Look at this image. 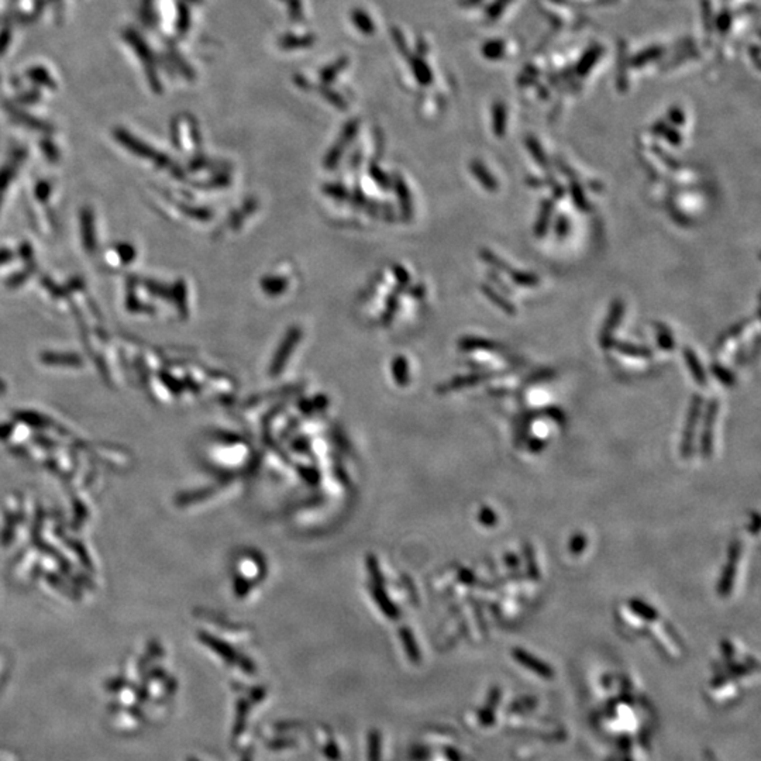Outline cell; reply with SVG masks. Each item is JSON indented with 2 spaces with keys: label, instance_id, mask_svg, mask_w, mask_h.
Masks as SVG:
<instances>
[{
  "label": "cell",
  "instance_id": "cell-27",
  "mask_svg": "<svg viewBox=\"0 0 761 761\" xmlns=\"http://www.w3.org/2000/svg\"><path fill=\"white\" fill-rule=\"evenodd\" d=\"M507 562L509 568H516L519 561H517V558H516L513 554H509V555H507Z\"/></svg>",
  "mask_w": 761,
  "mask_h": 761
},
{
  "label": "cell",
  "instance_id": "cell-2",
  "mask_svg": "<svg viewBox=\"0 0 761 761\" xmlns=\"http://www.w3.org/2000/svg\"><path fill=\"white\" fill-rule=\"evenodd\" d=\"M741 557H742V543L741 540H735L729 547L728 560L722 570V575L718 584V592L721 596H729L732 592L735 579H736L738 565L741 562Z\"/></svg>",
  "mask_w": 761,
  "mask_h": 761
},
{
  "label": "cell",
  "instance_id": "cell-16",
  "mask_svg": "<svg viewBox=\"0 0 761 761\" xmlns=\"http://www.w3.org/2000/svg\"><path fill=\"white\" fill-rule=\"evenodd\" d=\"M657 341L661 346V348H664L666 351H671L676 346L673 333L667 330L664 326H657Z\"/></svg>",
  "mask_w": 761,
  "mask_h": 761
},
{
  "label": "cell",
  "instance_id": "cell-21",
  "mask_svg": "<svg viewBox=\"0 0 761 761\" xmlns=\"http://www.w3.org/2000/svg\"><path fill=\"white\" fill-rule=\"evenodd\" d=\"M749 321H750V320L748 319V320H743V321H741V323L735 324V326H733V329H732L731 331H728V333H726L725 336H722V340L719 341V346H722V344H724V343H725V341H726L728 338H731V337H733V336H738V334H741V333H742V331L745 330V327H746V324H748Z\"/></svg>",
  "mask_w": 761,
  "mask_h": 761
},
{
  "label": "cell",
  "instance_id": "cell-8",
  "mask_svg": "<svg viewBox=\"0 0 761 761\" xmlns=\"http://www.w3.org/2000/svg\"><path fill=\"white\" fill-rule=\"evenodd\" d=\"M612 347L619 351L620 354L629 355V357H640V358H649L653 355V351L643 346H636L630 343H622V341H613Z\"/></svg>",
  "mask_w": 761,
  "mask_h": 761
},
{
  "label": "cell",
  "instance_id": "cell-1",
  "mask_svg": "<svg viewBox=\"0 0 761 761\" xmlns=\"http://www.w3.org/2000/svg\"><path fill=\"white\" fill-rule=\"evenodd\" d=\"M701 409H702V398L700 395L692 396L687 422H685V429L681 439V446H680V454L683 459H690L694 453L695 435H697V427H698V422L701 416Z\"/></svg>",
  "mask_w": 761,
  "mask_h": 761
},
{
  "label": "cell",
  "instance_id": "cell-24",
  "mask_svg": "<svg viewBox=\"0 0 761 761\" xmlns=\"http://www.w3.org/2000/svg\"><path fill=\"white\" fill-rule=\"evenodd\" d=\"M527 185L533 188H541V187H554L555 181L553 178L548 179H538V178H529Z\"/></svg>",
  "mask_w": 761,
  "mask_h": 761
},
{
  "label": "cell",
  "instance_id": "cell-12",
  "mask_svg": "<svg viewBox=\"0 0 761 761\" xmlns=\"http://www.w3.org/2000/svg\"><path fill=\"white\" fill-rule=\"evenodd\" d=\"M570 191H571V196H572V201H574L575 206L582 212H588L589 211V203H588L586 196H585V194L582 191V187L579 185L578 181H575V179L571 181Z\"/></svg>",
  "mask_w": 761,
  "mask_h": 761
},
{
  "label": "cell",
  "instance_id": "cell-23",
  "mask_svg": "<svg viewBox=\"0 0 761 761\" xmlns=\"http://www.w3.org/2000/svg\"><path fill=\"white\" fill-rule=\"evenodd\" d=\"M481 521H483L485 526H494V524H497L498 517H497V514L494 513V510H491V509H483V512H481Z\"/></svg>",
  "mask_w": 761,
  "mask_h": 761
},
{
  "label": "cell",
  "instance_id": "cell-3",
  "mask_svg": "<svg viewBox=\"0 0 761 761\" xmlns=\"http://www.w3.org/2000/svg\"><path fill=\"white\" fill-rule=\"evenodd\" d=\"M719 412V402L716 399H712L705 412L704 418V426L701 433V454L704 459H711L714 454V435H715V423Z\"/></svg>",
  "mask_w": 761,
  "mask_h": 761
},
{
  "label": "cell",
  "instance_id": "cell-5",
  "mask_svg": "<svg viewBox=\"0 0 761 761\" xmlns=\"http://www.w3.org/2000/svg\"><path fill=\"white\" fill-rule=\"evenodd\" d=\"M512 656H513V659H514L517 663H520V664H521L523 667H526L527 670L536 673V674L540 676L541 678H545V680H551V678H553V676H554L553 668H551L547 663H544V661H541L540 659H537V657H534L533 654H530L529 651L516 647V649L512 650Z\"/></svg>",
  "mask_w": 761,
  "mask_h": 761
},
{
  "label": "cell",
  "instance_id": "cell-7",
  "mask_svg": "<svg viewBox=\"0 0 761 761\" xmlns=\"http://www.w3.org/2000/svg\"><path fill=\"white\" fill-rule=\"evenodd\" d=\"M553 211H554V202L553 201H543L541 203V209H540V216L536 222V226H534V235L541 239L547 229H548V225H550V220H551V215H553Z\"/></svg>",
  "mask_w": 761,
  "mask_h": 761
},
{
  "label": "cell",
  "instance_id": "cell-11",
  "mask_svg": "<svg viewBox=\"0 0 761 761\" xmlns=\"http://www.w3.org/2000/svg\"><path fill=\"white\" fill-rule=\"evenodd\" d=\"M473 174L478 178V181L481 182V185L485 189H488V191H497L498 189L497 179L487 171V168L483 164L474 163L473 164Z\"/></svg>",
  "mask_w": 761,
  "mask_h": 761
},
{
  "label": "cell",
  "instance_id": "cell-4",
  "mask_svg": "<svg viewBox=\"0 0 761 761\" xmlns=\"http://www.w3.org/2000/svg\"><path fill=\"white\" fill-rule=\"evenodd\" d=\"M623 313H625V305L620 299H616L612 302V306H610V310H609V314L606 317V321L599 333V344L603 350H609L612 348V344H613V334L615 331L618 330L620 321H622V317H623Z\"/></svg>",
  "mask_w": 761,
  "mask_h": 761
},
{
  "label": "cell",
  "instance_id": "cell-14",
  "mask_svg": "<svg viewBox=\"0 0 761 761\" xmlns=\"http://www.w3.org/2000/svg\"><path fill=\"white\" fill-rule=\"evenodd\" d=\"M512 281L519 285V286H526V288H533V286H537L538 285V278L530 272H521V271H517L514 269V272L510 275Z\"/></svg>",
  "mask_w": 761,
  "mask_h": 761
},
{
  "label": "cell",
  "instance_id": "cell-6",
  "mask_svg": "<svg viewBox=\"0 0 761 761\" xmlns=\"http://www.w3.org/2000/svg\"><path fill=\"white\" fill-rule=\"evenodd\" d=\"M684 357H685V361H687V365L691 371V375L694 377V379L700 384V385H707V374L697 357V354L694 353V350H691L690 347H685L684 348Z\"/></svg>",
  "mask_w": 761,
  "mask_h": 761
},
{
  "label": "cell",
  "instance_id": "cell-20",
  "mask_svg": "<svg viewBox=\"0 0 761 761\" xmlns=\"http://www.w3.org/2000/svg\"><path fill=\"white\" fill-rule=\"evenodd\" d=\"M568 230H570V223L568 220L564 218V216H560L557 219V223H555V235L560 237V239H564L567 235H568Z\"/></svg>",
  "mask_w": 761,
  "mask_h": 761
},
{
  "label": "cell",
  "instance_id": "cell-17",
  "mask_svg": "<svg viewBox=\"0 0 761 761\" xmlns=\"http://www.w3.org/2000/svg\"><path fill=\"white\" fill-rule=\"evenodd\" d=\"M524 555H526V561L529 562L527 564V574L531 577V579L538 581L540 579V571H538L537 562L534 560V553H533V548H531L530 544H526Z\"/></svg>",
  "mask_w": 761,
  "mask_h": 761
},
{
  "label": "cell",
  "instance_id": "cell-18",
  "mask_svg": "<svg viewBox=\"0 0 761 761\" xmlns=\"http://www.w3.org/2000/svg\"><path fill=\"white\" fill-rule=\"evenodd\" d=\"M712 372L725 387H733L735 385V381H736L735 375L731 371H728L726 368H724L722 365H718V364L715 365L714 364L712 365Z\"/></svg>",
  "mask_w": 761,
  "mask_h": 761
},
{
  "label": "cell",
  "instance_id": "cell-15",
  "mask_svg": "<svg viewBox=\"0 0 761 761\" xmlns=\"http://www.w3.org/2000/svg\"><path fill=\"white\" fill-rule=\"evenodd\" d=\"M461 347L463 348H467V350H488V351H495L498 350V344H495L494 341H490V340H484V338H467L466 341L461 343Z\"/></svg>",
  "mask_w": 761,
  "mask_h": 761
},
{
  "label": "cell",
  "instance_id": "cell-19",
  "mask_svg": "<svg viewBox=\"0 0 761 761\" xmlns=\"http://www.w3.org/2000/svg\"><path fill=\"white\" fill-rule=\"evenodd\" d=\"M586 547V537L584 534H577L572 537L571 543H570V551L572 554H581Z\"/></svg>",
  "mask_w": 761,
  "mask_h": 761
},
{
  "label": "cell",
  "instance_id": "cell-26",
  "mask_svg": "<svg viewBox=\"0 0 761 761\" xmlns=\"http://www.w3.org/2000/svg\"><path fill=\"white\" fill-rule=\"evenodd\" d=\"M564 194H565L564 187L555 184V185H554V198H555V199H561V198L564 196Z\"/></svg>",
  "mask_w": 761,
  "mask_h": 761
},
{
  "label": "cell",
  "instance_id": "cell-25",
  "mask_svg": "<svg viewBox=\"0 0 761 761\" xmlns=\"http://www.w3.org/2000/svg\"><path fill=\"white\" fill-rule=\"evenodd\" d=\"M759 529H760V517H759L757 513H755L753 514V524L750 526V530H752V533L756 534L759 531Z\"/></svg>",
  "mask_w": 761,
  "mask_h": 761
},
{
  "label": "cell",
  "instance_id": "cell-10",
  "mask_svg": "<svg viewBox=\"0 0 761 761\" xmlns=\"http://www.w3.org/2000/svg\"><path fill=\"white\" fill-rule=\"evenodd\" d=\"M630 609L644 620L654 622V620L659 619V612L653 606H650L649 603H646V602H643L640 599L630 601Z\"/></svg>",
  "mask_w": 761,
  "mask_h": 761
},
{
  "label": "cell",
  "instance_id": "cell-9",
  "mask_svg": "<svg viewBox=\"0 0 761 761\" xmlns=\"http://www.w3.org/2000/svg\"><path fill=\"white\" fill-rule=\"evenodd\" d=\"M481 289H483L484 295H485L490 300H492V302L495 303V306H498L500 309H502L505 313H507V314H514V313H516V307H514V305H513L507 297H505L502 293H498L495 289H492L491 286H487V285H483Z\"/></svg>",
  "mask_w": 761,
  "mask_h": 761
},
{
  "label": "cell",
  "instance_id": "cell-22",
  "mask_svg": "<svg viewBox=\"0 0 761 761\" xmlns=\"http://www.w3.org/2000/svg\"><path fill=\"white\" fill-rule=\"evenodd\" d=\"M529 146H530L529 148H530L531 154L534 155V158L537 160V163H538V164H540L541 167L547 168V160L544 158V155H543V153H541V150H540L538 144H537V143H534V141H529Z\"/></svg>",
  "mask_w": 761,
  "mask_h": 761
},
{
  "label": "cell",
  "instance_id": "cell-13",
  "mask_svg": "<svg viewBox=\"0 0 761 761\" xmlns=\"http://www.w3.org/2000/svg\"><path fill=\"white\" fill-rule=\"evenodd\" d=\"M481 255H483V258H484L485 262H488L490 265H492L495 269H500V271L505 272L509 276L514 272V268H512L507 262H505L504 259H501L498 255H495L492 252H490V250H483V252H481Z\"/></svg>",
  "mask_w": 761,
  "mask_h": 761
}]
</instances>
